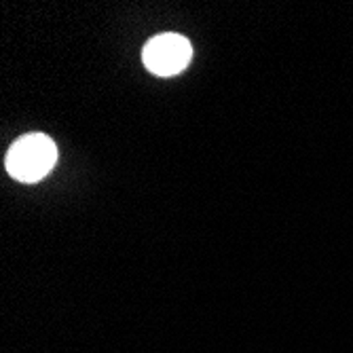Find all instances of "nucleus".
Masks as SVG:
<instances>
[{
	"mask_svg": "<svg viewBox=\"0 0 353 353\" xmlns=\"http://www.w3.org/2000/svg\"><path fill=\"white\" fill-rule=\"evenodd\" d=\"M190 57H192L190 43L184 37L174 34V32L150 39L142 51L144 66L157 77H174L182 72L188 66Z\"/></svg>",
	"mask_w": 353,
	"mask_h": 353,
	"instance_id": "obj_2",
	"label": "nucleus"
},
{
	"mask_svg": "<svg viewBox=\"0 0 353 353\" xmlns=\"http://www.w3.org/2000/svg\"><path fill=\"white\" fill-rule=\"evenodd\" d=\"M57 161V146L45 134H26L7 152V172L19 182L43 180Z\"/></svg>",
	"mask_w": 353,
	"mask_h": 353,
	"instance_id": "obj_1",
	"label": "nucleus"
}]
</instances>
